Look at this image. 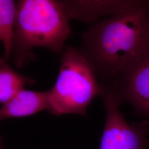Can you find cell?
Segmentation results:
<instances>
[{
	"mask_svg": "<svg viewBox=\"0 0 149 149\" xmlns=\"http://www.w3.org/2000/svg\"><path fill=\"white\" fill-rule=\"evenodd\" d=\"M101 97L106 118L100 149H149V122L129 124L118 102L110 96Z\"/></svg>",
	"mask_w": 149,
	"mask_h": 149,
	"instance_id": "5",
	"label": "cell"
},
{
	"mask_svg": "<svg viewBox=\"0 0 149 149\" xmlns=\"http://www.w3.org/2000/svg\"><path fill=\"white\" fill-rule=\"evenodd\" d=\"M17 5L14 1L0 0V41L7 61L12 52L15 38Z\"/></svg>",
	"mask_w": 149,
	"mask_h": 149,
	"instance_id": "9",
	"label": "cell"
},
{
	"mask_svg": "<svg viewBox=\"0 0 149 149\" xmlns=\"http://www.w3.org/2000/svg\"><path fill=\"white\" fill-rule=\"evenodd\" d=\"M77 50L95 70L101 88L116 80L149 48V1L100 19L81 35Z\"/></svg>",
	"mask_w": 149,
	"mask_h": 149,
	"instance_id": "1",
	"label": "cell"
},
{
	"mask_svg": "<svg viewBox=\"0 0 149 149\" xmlns=\"http://www.w3.org/2000/svg\"><path fill=\"white\" fill-rule=\"evenodd\" d=\"M70 19L61 1H19L13 46L17 61L22 63L26 54L36 47L62 53L72 32Z\"/></svg>",
	"mask_w": 149,
	"mask_h": 149,
	"instance_id": "2",
	"label": "cell"
},
{
	"mask_svg": "<svg viewBox=\"0 0 149 149\" xmlns=\"http://www.w3.org/2000/svg\"><path fill=\"white\" fill-rule=\"evenodd\" d=\"M70 19L94 23L103 16L125 12L136 1H61Z\"/></svg>",
	"mask_w": 149,
	"mask_h": 149,
	"instance_id": "6",
	"label": "cell"
},
{
	"mask_svg": "<svg viewBox=\"0 0 149 149\" xmlns=\"http://www.w3.org/2000/svg\"><path fill=\"white\" fill-rule=\"evenodd\" d=\"M59 75L49 91L48 111L60 116H85L86 110L101 88L95 70L76 48L67 46L62 52Z\"/></svg>",
	"mask_w": 149,
	"mask_h": 149,
	"instance_id": "3",
	"label": "cell"
},
{
	"mask_svg": "<svg viewBox=\"0 0 149 149\" xmlns=\"http://www.w3.org/2000/svg\"><path fill=\"white\" fill-rule=\"evenodd\" d=\"M49 91L22 90L0 107V122L8 118L32 116L49 109Z\"/></svg>",
	"mask_w": 149,
	"mask_h": 149,
	"instance_id": "7",
	"label": "cell"
},
{
	"mask_svg": "<svg viewBox=\"0 0 149 149\" xmlns=\"http://www.w3.org/2000/svg\"><path fill=\"white\" fill-rule=\"evenodd\" d=\"M34 81L11 68L3 58L0 59V104L8 101L27 84Z\"/></svg>",
	"mask_w": 149,
	"mask_h": 149,
	"instance_id": "8",
	"label": "cell"
},
{
	"mask_svg": "<svg viewBox=\"0 0 149 149\" xmlns=\"http://www.w3.org/2000/svg\"><path fill=\"white\" fill-rule=\"evenodd\" d=\"M0 149H2V147H1V141H0Z\"/></svg>",
	"mask_w": 149,
	"mask_h": 149,
	"instance_id": "10",
	"label": "cell"
},
{
	"mask_svg": "<svg viewBox=\"0 0 149 149\" xmlns=\"http://www.w3.org/2000/svg\"><path fill=\"white\" fill-rule=\"evenodd\" d=\"M110 96L127 103L134 113L149 122V48L122 74L101 88L100 97Z\"/></svg>",
	"mask_w": 149,
	"mask_h": 149,
	"instance_id": "4",
	"label": "cell"
}]
</instances>
